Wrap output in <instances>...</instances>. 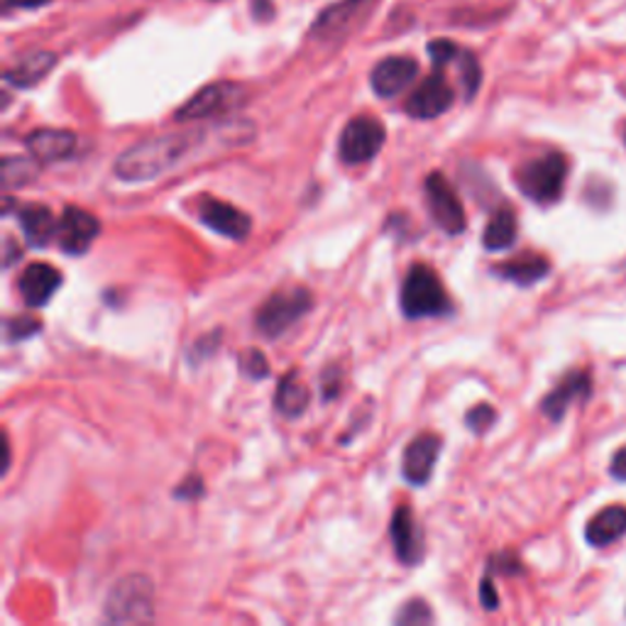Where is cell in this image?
<instances>
[{
  "mask_svg": "<svg viewBox=\"0 0 626 626\" xmlns=\"http://www.w3.org/2000/svg\"><path fill=\"white\" fill-rule=\"evenodd\" d=\"M39 331H42V321H37L33 316H15L5 321V337L10 343L25 341V337H33Z\"/></svg>",
  "mask_w": 626,
  "mask_h": 626,
  "instance_id": "cell-26",
  "label": "cell"
},
{
  "mask_svg": "<svg viewBox=\"0 0 626 626\" xmlns=\"http://www.w3.org/2000/svg\"><path fill=\"white\" fill-rule=\"evenodd\" d=\"M365 5L367 0H343V3L328 8L314 25V35L333 37L337 33H345V27H351V23L363 13Z\"/></svg>",
  "mask_w": 626,
  "mask_h": 626,
  "instance_id": "cell-24",
  "label": "cell"
},
{
  "mask_svg": "<svg viewBox=\"0 0 626 626\" xmlns=\"http://www.w3.org/2000/svg\"><path fill=\"white\" fill-rule=\"evenodd\" d=\"M494 421H496V412L490 404H477L475 409H470L468 416H465V424H468V429H472L475 433H484Z\"/></svg>",
  "mask_w": 626,
  "mask_h": 626,
  "instance_id": "cell-30",
  "label": "cell"
},
{
  "mask_svg": "<svg viewBox=\"0 0 626 626\" xmlns=\"http://www.w3.org/2000/svg\"><path fill=\"white\" fill-rule=\"evenodd\" d=\"M390 536L394 543V553L404 565H416L424 561V531L416 524V516L409 506H400L390 521Z\"/></svg>",
  "mask_w": 626,
  "mask_h": 626,
  "instance_id": "cell-12",
  "label": "cell"
},
{
  "mask_svg": "<svg viewBox=\"0 0 626 626\" xmlns=\"http://www.w3.org/2000/svg\"><path fill=\"white\" fill-rule=\"evenodd\" d=\"M62 272H59L57 267L47 262H35L25 267V272L20 274L17 290L23 294V302L29 309H39V306H45L52 299V294L62 286Z\"/></svg>",
  "mask_w": 626,
  "mask_h": 626,
  "instance_id": "cell-15",
  "label": "cell"
},
{
  "mask_svg": "<svg viewBox=\"0 0 626 626\" xmlns=\"http://www.w3.org/2000/svg\"><path fill=\"white\" fill-rule=\"evenodd\" d=\"M551 265L545 257L541 255H524V257H516V260H510L496 267V274L502 277V280H510L519 286H531L536 282H541L545 274H549Z\"/></svg>",
  "mask_w": 626,
  "mask_h": 626,
  "instance_id": "cell-22",
  "label": "cell"
},
{
  "mask_svg": "<svg viewBox=\"0 0 626 626\" xmlns=\"http://www.w3.org/2000/svg\"><path fill=\"white\" fill-rule=\"evenodd\" d=\"M52 0H5V8H17V10H35V8H42L49 5Z\"/></svg>",
  "mask_w": 626,
  "mask_h": 626,
  "instance_id": "cell-36",
  "label": "cell"
},
{
  "mask_svg": "<svg viewBox=\"0 0 626 626\" xmlns=\"http://www.w3.org/2000/svg\"><path fill=\"white\" fill-rule=\"evenodd\" d=\"M461 52H463V49H458L453 42H449V39H435V42L429 45V54L435 62V66L455 62V59L461 57Z\"/></svg>",
  "mask_w": 626,
  "mask_h": 626,
  "instance_id": "cell-31",
  "label": "cell"
},
{
  "mask_svg": "<svg viewBox=\"0 0 626 626\" xmlns=\"http://www.w3.org/2000/svg\"><path fill=\"white\" fill-rule=\"evenodd\" d=\"M441 439L433 433H421L419 439H414L404 451V461H402V472L404 480L412 482L416 487H421L431 480L435 461L441 455Z\"/></svg>",
  "mask_w": 626,
  "mask_h": 626,
  "instance_id": "cell-13",
  "label": "cell"
},
{
  "mask_svg": "<svg viewBox=\"0 0 626 626\" xmlns=\"http://www.w3.org/2000/svg\"><path fill=\"white\" fill-rule=\"evenodd\" d=\"M426 204H429L431 218L443 233L461 235L465 231V208L455 188L445 182L441 172L426 176Z\"/></svg>",
  "mask_w": 626,
  "mask_h": 626,
  "instance_id": "cell-7",
  "label": "cell"
},
{
  "mask_svg": "<svg viewBox=\"0 0 626 626\" xmlns=\"http://www.w3.org/2000/svg\"><path fill=\"white\" fill-rule=\"evenodd\" d=\"M54 64H57V54L39 49V52H33L20 59L13 69H8L5 82L17 88H33L35 84L42 82L49 72H52Z\"/></svg>",
  "mask_w": 626,
  "mask_h": 626,
  "instance_id": "cell-20",
  "label": "cell"
},
{
  "mask_svg": "<svg viewBox=\"0 0 626 626\" xmlns=\"http://www.w3.org/2000/svg\"><path fill=\"white\" fill-rule=\"evenodd\" d=\"M337 390H341V372L337 370H326L323 372V400H333L337 396Z\"/></svg>",
  "mask_w": 626,
  "mask_h": 626,
  "instance_id": "cell-34",
  "label": "cell"
},
{
  "mask_svg": "<svg viewBox=\"0 0 626 626\" xmlns=\"http://www.w3.org/2000/svg\"><path fill=\"white\" fill-rule=\"evenodd\" d=\"M194 147V135H162L133 145L115 159L113 172L123 182H150L182 162Z\"/></svg>",
  "mask_w": 626,
  "mask_h": 626,
  "instance_id": "cell-1",
  "label": "cell"
},
{
  "mask_svg": "<svg viewBox=\"0 0 626 626\" xmlns=\"http://www.w3.org/2000/svg\"><path fill=\"white\" fill-rule=\"evenodd\" d=\"M480 600H482V607H484V610H496V604H500V598H496V592H494V585H492L490 573H487L484 578H482Z\"/></svg>",
  "mask_w": 626,
  "mask_h": 626,
  "instance_id": "cell-33",
  "label": "cell"
},
{
  "mask_svg": "<svg viewBox=\"0 0 626 626\" xmlns=\"http://www.w3.org/2000/svg\"><path fill=\"white\" fill-rule=\"evenodd\" d=\"M626 536V506L612 504L604 506L602 512H598L585 526V539L594 549H604L614 541H619Z\"/></svg>",
  "mask_w": 626,
  "mask_h": 626,
  "instance_id": "cell-18",
  "label": "cell"
},
{
  "mask_svg": "<svg viewBox=\"0 0 626 626\" xmlns=\"http://www.w3.org/2000/svg\"><path fill=\"white\" fill-rule=\"evenodd\" d=\"M198 221L211 228V231L221 233L223 237H231V241H243L253 231L250 216L213 196H204L198 201Z\"/></svg>",
  "mask_w": 626,
  "mask_h": 626,
  "instance_id": "cell-10",
  "label": "cell"
},
{
  "mask_svg": "<svg viewBox=\"0 0 626 626\" xmlns=\"http://www.w3.org/2000/svg\"><path fill=\"white\" fill-rule=\"evenodd\" d=\"M98 233H101L98 218L78 206H66L62 218H59V247L72 257L84 255L94 245Z\"/></svg>",
  "mask_w": 626,
  "mask_h": 626,
  "instance_id": "cell-9",
  "label": "cell"
},
{
  "mask_svg": "<svg viewBox=\"0 0 626 626\" xmlns=\"http://www.w3.org/2000/svg\"><path fill=\"white\" fill-rule=\"evenodd\" d=\"M204 494V480L198 475H188L186 480L176 487L174 496L176 500H196Z\"/></svg>",
  "mask_w": 626,
  "mask_h": 626,
  "instance_id": "cell-32",
  "label": "cell"
},
{
  "mask_svg": "<svg viewBox=\"0 0 626 626\" xmlns=\"http://www.w3.org/2000/svg\"><path fill=\"white\" fill-rule=\"evenodd\" d=\"M516 241V216L510 206H502L500 211H494L490 223L484 225L482 245L492 253L510 250Z\"/></svg>",
  "mask_w": 626,
  "mask_h": 626,
  "instance_id": "cell-23",
  "label": "cell"
},
{
  "mask_svg": "<svg viewBox=\"0 0 626 626\" xmlns=\"http://www.w3.org/2000/svg\"><path fill=\"white\" fill-rule=\"evenodd\" d=\"M25 147L37 162H59L69 159L76 150V135L69 131H57V127H42L27 135Z\"/></svg>",
  "mask_w": 626,
  "mask_h": 626,
  "instance_id": "cell-17",
  "label": "cell"
},
{
  "mask_svg": "<svg viewBox=\"0 0 626 626\" xmlns=\"http://www.w3.org/2000/svg\"><path fill=\"white\" fill-rule=\"evenodd\" d=\"M155 590L145 575H127L113 585L106 600V619L113 624H140L155 617Z\"/></svg>",
  "mask_w": 626,
  "mask_h": 626,
  "instance_id": "cell-3",
  "label": "cell"
},
{
  "mask_svg": "<svg viewBox=\"0 0 626 626\" xmlns=\"http://www.w3.org/2000/svg\"><path fill=\"white\" fill-rule=\"evenodd\" d=\"M37 162V159H35ZM29 162L25 157H5L3 159V188H17L25 186L27 182H33V176L37 174V164Z\"/></svg>",
  "mask_w": 626,
  "mask_h": 626,
  "instance_id": "cell-25",
  "label": "cell"
},
{
  "mask_svg": "<svg viewBox=\"0 0 626 626\" xmlns=\"http://www.w3.org/2000/svg\"><path fill=\"white\" fill-rule=\"evenodd\" d=\"M451 106H453V88L439 66V72H433L409 96V101H406V113L416 118V121H433V118H439L449 111Z\"/></svg>",
  "mask_w": 626,
  "mask_h": 626,
  "instance_id": "cell-11",
  "label": "cell"
},
{
  "mask_svg": "<svg viewBox=\"0 0 626 626\" xmlns=\"http://www.w3.org/2000/svg\"><path fill=\"white\" fill-rule=\"evenodd\" d=\"M309 402H311V392L306 390L299 380V375H296L294 370L290 375H284L280 384H277L274 406H277V412L286 416V419H296V416H302L306 409H309Z\"/></svg>",
  "mask_w": 626,
  "mask_h": 626,
  "instance_id": "cell-21",
  "label": "cell"
},
{
  "mask_svg": "<svg viewBox=\"0 0 626 626\" xmlns=\"http://www.w3.org/2000/svg\"><path fill=\"white\" fill-rule=\"evenodd\" d=\"M610 470H612L614 477H617V480H624V482H626V445H624L622 451H617V455H614V458H612Z\"/></svg>",
  "mask_w": 626,
  "mask_h": 626,
  "instance_id": "cell-35",
  "label": "cell"
},
{
  "mask_svg": "<svg viewBox=\"0 0 626 626\" xmlns=\"http://www.w3.org/2000/svg\"><path fill=\"white\" fill-rule=\"evenodd\" d=\"M402 311L406 318L445 316L451 311V299L443 284L429 265H414L402 284Z\"/></svg>",
  "mask_w": 626,
  "mask_h": 626,
  "instance_id": "cell-2",
  "label": "cell"
},
{
  "mask_svg": "<svg viewBox=\"0 0 626 626\" xmlns=\"http://www.w3.org/2000/svg\"><path fill=\"white\" fill-rule=\"evenodd\" d=\"M565 176H568V159L559 152H551L526 162L516 172V186L536 204H553L563 194Z\"/></svg>",
  "mask_w": 626,
  "mask_h": 626,
  "instance_id": "cell-4",
  "label": "cell"
},
{
  "mask_svg": "<svg viewBox=\"0 0 626 626\" xmlns=\"http://www.w3.org/2000/svg\"><path fill=\"white\" fill-rule=\"evenodd\" d=\"M386 140L384 125L370 115L353 118L341 133V143H337V155L345 164H365L380 155Z\"/></svg>",
  "mask_w": 626,
  "mask_h": 626,
  "instance_id": "cell-6",
  "label": "cell"
},
{
  "mask_svg": "<svg viewBox=\"0 0 626 626\" xmlns=\"http://www.w3.org/2000/svg\"><path fill=\"white\" fill-rule=\"evenodd\" d=\"M590 390H592V382H590L588 372H582V370L570 372L568 377H563L561 384L555 386V390L541 402V412L543 416H549L551 421H561L565 412L570 409V404L588 400Z\"/></svg>",
  "mask_w": 626,
  "mask_h": 626,
  "instance_id": "cell-16",
  "label": "cell"
},
{
  "mask_svg": "<svg viewBox=\"0 0 626 626\" xmlns=\"http://www.w3.org/2000/svg\"><path fill=\"white\" fill-rule=\"evenodd\" d=\"M461 78H463V88H465V98H470L477 94V88H480L482 82V72H480V64H477L475 54L470 52H461Z\"/></svg>",
  "mask_w": 626,
  "mask_h": 626,
  "instance_id": "cell-27",
  "label": "cell"
},
{
  "mask_svg": "<svg viewBox=\"0 0 626 626\" xmlns=\"http://www.w3.org/2000/svg\"><path fill=\"white\" fill-rule=\"evenodd\" d=\"M241 370L253 380H267L270 377V363L260 351H245L241 357Z\"/></svg>",
  "mask_w": 626,
  "mask_h": 626,
  "instance_id": "cell-29",
  "label": "cell"
},
{
  "mask_svg": "<svg viewBox=\"0 0 626 626\" xmlns=\"http://www.w3.org/2000/svg\"><path fill=\"white\" fill-rule=\"evenodd\" d=\"M241 101H243V86L231 82L208 84L196 96L188 98V101L174 113V118L179 123L206 121V118L231 111V108H235Z\"/></svg>",
  "mask_w": 626,
  "mask_h": 626,
  "instance_id": "cell-8",
  "label": "cell"
},
{
  "mask_svg": "<svg viewBox=\"0 0 626 626\" xmlns=\"http://www.w3.org/2000/svg\"><path fill=\"white\" fill-rule=\"evenodd\" d=\"M17 223L23 228L25 241L33 247H47L52 237L59 233V223L54 213L42 204H27L17 208Z\"/></svg>",
  "mask_w": 626,
  "mask_h": 626,
  "instance_id": "cell-19",
  "label": "cell"
},
{
  "mask_svg": "<svg viewBox=\"0 0 626 626\" xmlns=\"http://www.w3.org/2000/svg\"><path fill=\"white\" fill-rule=\"evenodd\" d=\"M396 624H429L433 622V612L424 600H412L396 614Z\"/></svg>",
  "mask_w": 626,
  "mask_h": 626,
  "instance_id": "cell-28",
  "label": "cell"
},
{
  "mask_svg": "<svg viewBox=\"0 0 626 626\" xmlns=\"http://www.w3.org/2000/svg\"><path fill=\"white\" fill-rule=\"evenodd\" d=\"M416 74H419V64L409 57H386L372 69L370 84L377 96L394 98L406 91L414 84Z\"/></svg>",
  "mask_w": 626,
  "mask_h": 626,
  "instance_id": "cell-14",
  "label": "cell"
},
{
  "mask_svg": "<svg viewBox=\"0 0 626 626\" xmlns=\"http://www.w3.org/2000/svg\"><path fill=\"white\" fill-rule=\"evenodd\" d=\"M311 306L314 299L309 290H304V286L274 292L255 316L257 331L267 337H280L282 333L290 331L296 321H302L304 314H309Z\"/></svg>",
  "mask_w": 626,
  "mask_h": 626,
  "instance_id": "cell-5",
  "label": "cell"
},
{
  "mask_svg": "<svg viewBox=\"0 0 626 626\" xmlns=\"http://www.w3.org/2000/svg\"><path fill=\"white\" fill-rule=\"evenodd\" d=\"M624 140H626V131H624Z\"/></svg>",
  "mask_w": 626,
  "mask_h": 626,
  "instance_id": "cell-37",
  "label": "cell"
}]
</instances>
